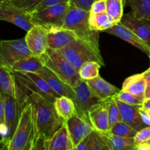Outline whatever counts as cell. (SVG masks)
<instances>
[{
	"label": "cell",
	"mask_w": 150,
	"mask_h": 150,
	"mask_svg": "<svg viewBox=\"0 0 150 150\" xmlns=\"http://www.w3.org/2000/svg\"><path fill=\"white\" fill-rule=\"evenodd\" d=\"M29 101L33 103L35 108V121L38 129V144L41 143L43 149L44 144L65 122L58 114L54 103L48 100L41 95L32 92L29 95Z\"/></svg>",
	"instance_id": "1"
},
{
	"label": "cell",
	"mask_w": 150,
	"mask_h": 150,
	"mask_svg": "<svg viewBox=\"0 0 150 150\" xmlns=\"http://www.w3.org/2000/svg\"><path fill=\"white\" fill-rule=\"evenodd\" d=\"M38 142L35 108L33 103L28 101L22 110L17 128L10 141L8 150H34Z\"/></svg>",
	"instance_id": "2"
},
{
	"label": "cell",
	"mask_w": 150,
	"mask_h": 150,
	"mask_svg": "<svg viewBox=\"0 0 150 150\" xmlns=\"http://www.w3.org/2000/svg\"><path fill=\"white\" fill-rule=\"evenodd\" d=\"M89 15L90 11L70 4L63 27L73 31L78 39L89 45L98 53L101 54L99 32L91 29L89 21Z\"/></svg>",
	"instance_id": "3"
},
{
	"label": "cell",
	"mask_w": 150,
	"mask_h": 150,
	"mask_svg": "<svg viewBox=\"0 0 150 150\" xmlns=\"http://www.w3.org/2000/svg\"><path fill=\"white\" fill-rule=\"evenodd\" d=\"M44 65L52 70L63 81L71 86H76L81 81L79 71L64 58L59 50L48 48L40 56Z\"/></svg>",
	"instance_id": "4"
},
{
	"label": "cell",
	"mask_w": 150,
	"mask_h": 150,
	"mask_svg": "<svg viewBox=\"0 0 150 150\" xmlns=\"http://www.w3.org/2000/svg\"><path fill=\"white\" fill-rule=\"evenodd\" d=\"M59 51L78 71L82 64L89 61L98 62L102 66H105L101 54L79 39L75 40Z\"/></svg>",
	"instance_id": "5"
},
{
	"label": "cell",
	"mask_w": 150,
	"mask_h": 150,
	"mask_svg": "<svg viewBox=\"0 0 150 150\" xmlns=\"http://www.w3.org/2000/svg\"><path fill=\"white\" fill-rule=\"evenodd\" d=\"M70 3H62L49 6L31 13V19L34 25L40 26L48 30L53 26L63 27Z\"/></svg>",
	"instance_id": "6"
},
{
	"label": "cell",
	"mask_w": 150,
	"mask_h": 150,
	"mask_svg": "<svg viewBox=\"0 0 150 150\" xmlns=\"http://www.w3.org/2000/svg\"><path fill=\"white\" fill-rule=\"evenodd\" d=\"M32 55L25 38L0 42V65L8 70L16 62Z\"/></svg>",
	"instance_id": "7"
},
{
	"label": "cell",
	"mask_w": 150,
	"mask_h": 150,
	"mask_svg": "<svg viewBox=\"0 0 150 150\" xmlns=\"http://www.w3.org/2000/svg\"><path fill=\"white\" fill-rule=\"evenodd\" d=\"M13 73L18 82L30 94L35 92L52 103L60 96L38 73L26 72H13Z\"/></svg>",
	"instance_id": "8"
},
{
	"label": "cell",
	"mask_w": 150,
	"mask_h": 150,
	"mask_svg": "<svg viewBox=\"0 0 150 150\" xmlns=\"http://www.w3.org/2000/svg\"><path fill=\"white\" fill-rule=\"evenodd\" d=\"M0 20L13 23L26 32L30 30L34 26L31 13L8 0H0Z\"/></svg>",
	"instance_id": "9"
},
{
	"label": "cell",
	"mask_w": 150,
	"mask_h": 150,
	"mask_svg": "<svg viewBox=\"0 0 150 150\" xmlns=\"http://www.w3.org/2000/svg\"><path fill=\"white\" fill-rule=\"evenodd\" d=\"M73 88L76 97V106L78 114L89 122L88 113L90 108L103 100H101L94 93L86 80L81 79V81L76 86H73Z\"/></svg>",
	"instance_id": "10"
},
{
	"label": "cell",
	"mask_w": 150,
	"mask_h": 150,
	"mask_svg": "<svg viewBox=\"0 0 150 150\" xmlns=\"http://www.w3.org/2000/svg\"><path fill=\"white\" fill-rule=\"evenodd\" d=\"M0 93L16 98L23 105L29 101L30 93L16 80L13 72L0 65Z\"/></svg>",
	"instance_id": "11"
},
{
	"label": "cell",
	"mask_w": 150,
	"mask_h": 150,
	"mask_svg": "<svg viewBox=\"0 0 150 150\" xmlns=\"http://www.w3.org/2000/svg\"><path fill=\"white\" fill-rule=\"evenodd\" d=\"M0 98L2 100L4 105L5 124L8 127L10 139H12L17 128L22 110L26 105H23L16 98L7 94L0 93Z\"/></svg>",
	"instance_id": "12"
},
{
	"label": "cell",
	"mask_w": 150,
	"mask_h": 150,
	"mask_svg": "<svg viewBox=\"0 0 150 150\" xmlns=\"http://www.w3.org/2000/svg\"><path fill=\"white\" fill-rule=\"evenodd\" d=\"M25 40L29 50L34 55L40 57L48 50V32L42 26L34 25L27 32Z\"/></svg>",
	"instance_id": "13"
},
{
	"label": "cell",
	"mask_w": 150,
	"mask_h": 150,
	"mask_svg": "<svg viewBox=\"0 0 150 150\" xmlns=\"http://www.w3.org/2000/svg\"><path fill=\"white\" fill-rule=\"evenodd\" d=\"M65 123L74 146V150L76 146L94 130L92 125L78 114L67 120Z\"/></svg>",
	"instance_id": "14"
},
{
	"label": "cell",
	"mask_w": 150,
	"mask_h": 150,
	"mask_svg": "<svg viewBox=\"0 0 150 150\" xmlns=\"http://www.w3.org/2000/svg\"><path fill=\"white\" fill-rule=\"evenodd\" d=\"M105 32L110 35L121 38L123 40L129 42L136 48H139L142 52L149 55L150 47L149 45L146 42H144L132 29L123 24L122 22L116 23L113 27L107 29Z\"/></svg>",
	"instance_id": "15"
},
{
	"label": "cell",
	"mask_w": 150,
	"mask_h": 150,
	"mask_svg": "<svg viewBox=\"0 0 150 150\" xmlns=\"http://www.w3.org/2000/svg\"><path fill=\"white\" fill-rule=\"evenodd\" d=\"M38 74H39L41 77L43 78L44 80L48 83L51 89L54 92H57L59 95L71 98L76 104V97L73 86L63 81L59 76H57L48 67L44 65L42 70L39 73H38Z\"/></svg>",
	"instance_id": "16"
},
{
	"label": "cell",
	"mask_w": 150,
	"mask_h": 150,
	"mask_svg": "<svg viewBox=\"0 0 150 150\" xmlns=\"http://www.w3.org/2000/svg\"><path fill=\"white\" fill-rule=\"evenodd\" d=\"M88 117L89 122L95 130L99 133L110 131L107 100L92 107L88 113Z\"/></svg>",
	"instance_id": "17"
},
{
	"label": "cell",
	"mask_w": 150,
	"mask_h": 150,
	"mask_svg": "<svg viewBox=\"0 0 150 150\" xmlns=\"http://www.w3.org/2000/svg\"><path fill=\"white\" fill-rule=\"evenodd\" d=\"M48 32V48L60 50L68 44L78 39L73 31L59 26H53L47 30Z\"/></svg>",
	"instance_id": "18"
},
{
	"label": "cell",
	"mask_w": 150,
	"mask_h": 150,
	"mask_svg": "<svg viewBox=\"0 0 150 150\" xmlns=\"http://www.w3.org/2000/svg\"><path fill=\"white\" fill-rule=\"evenodd\" d=\"M121 22L132 29L150 47V19L139 18L130 12L123 15Z\"/></svg>",
	"instance_id": "19"
},
{
	"label": "cell",
	"mask_w": 150,
	"mask_h": 150,
	"mask_svg": "<svg viewBox=\"0 0 150 150\" xmlns=\"http://www.w3.org/2000/svg\"><path fill=\"white\" fill-rule=\"evenodd\" d=\"M114 99L120 108V114H121V117L123 121L125 122L127 124L131 126L137 131H139L142 129L147 127V125L144 122L142 116L139 113V106L129 105L116 98H114Z\"/></svg>",
	"instance_id": "20"
},
{
	"label": "cell",
	"mask_w": 150,
	"mask_h": 150,
	"mask_svg": "<svg viewBox=\"0 0 150 150\" xmlns=\"http://www.w3.org/2000/svg\"><path fill=\"white\" fill-rule=\"evenodd\" d=\"M43 149L74 150V146L65 122L44 144Z\"/></svg>",
	"instance_id": "21"
},
{
	"label": "cell",
	"mask_w": 150,
	"mask_h": 150,
	"mask_svg": "<svg viewBox=\"0 0 150 150\" xmlns=\"http://www.w3.org/2000/svg\"><path fill=\"white\" fill-rule=\"evenodd\" d=\"M86 81L91 89L101 100H106L110 98H114L121 91L114 85L104 80L100 76L95 79L87 80Z\"/></svg>",
	"instance_id": "22"
},
{
	"label": "cell",
	"mask_w": 150,
	"mask_h": 150,
	"mask_svg": "<svg viewBox=\"0 0 150 150\" xmlns=\"http://www.w3.org/2000/svg\"><path fill=\"white\" fill-rule=\"evenodd\" d=\"M104 141L110 150H132L136 149V144L134 138L122 137L112 134L111 132L100 133Z\"/></svg>",
	"instance_id": "23"
},
{
	"label": "cell",
	"mask_w": 150,
	"mask_h": 150,
	"mask_svg": "<svg viewBox=\"0 0 150 150\" xmlns=\"http://www.w3.org/2000/svg\"><path fill=\"white\" fill-rule=\"evenodd\" d=\"M44 67L40 57L32 55L21 59L13 64L10 70L12 72H26L38 73Z\"/></svg>",
	"instance_id": "24"
},
{
	"label": "cell",
	"mask_w": 150,
	"mask_h": 150,
	"mask_svg": "<svg viewBox=\"0 0 150 150\" xmlns=\"http://www.w3.org/2000/svg\"><path fill=\"white\" fill-rule=\"evenodd\" d=\"M75 150H110L100 133L94 129L79 145Z\"/></svg>",
	"instance_id": "25"
},
{
	"label": "cell",
	"mask_w": 150,
	"mask_h": 150,
	"mask_svg": "<svg viewBox=\"0 0 150 150\" xmlns=\"http://www.w3.org/2000/svg\"><path fill=\"white\" fill-rule=\"evenodd\" d=\"M146 86L143 73H139L127 78L123 82L122 90L136 95L144 96Z\"/></svg>",
	"instance_id": "26"
},
{
	"label": "cell",
	"mask_w": 150,
	"mask_h": 150,
	"mask_svg": "<svg viewBox=\"0 0 150 150\" xmlns=\"http://www.w3.org/2000/svg\"><path fill=\"white\" fill-rule=\"evenodd\" d=\"M89 21L91 29L97 32L106 31L116 24L114 19L106 11L97 13H90Z\"/></svg>",
	"instance_id": "27"
},
{
	"label": "cell",
	"mask_w": 150,
	"mask_h": 150,
	"mask_svg": "<svg viewBox=\"0 0 150 150\" xmlns=\"http://www.w3.org/2000/svg\"><path fill=\"white\" fill-rule=\"evenodd\" d=\"M54 104L58 114L64 122L71 118L75 114H78L76 104L71 98L65 96H59L56 99Z\"/></svg>",
	"instance_id": "28"
},
{
	"label": "cell",
	"mask_w": 150,
	"mask_h": 150,
	"mask_svg": "<svg viewBox=\"0 0 150 150\" xmlns=\"http://www.w3.org/2000/svg\"><path fill=\"white\" fill-rule=\"evenodd\" d=\"M127 4L135 17L150 19V0H127Z\"/></svg>",
	"instance_id": "29"
},
{
	"label": "cell",
	"mask_w": 150,
	"mask_h": 150,
	"mask_svg": "<svg viewBox=\"0 0 150 150\" xmlns=\"http://www.w3.org/2000/svg\"><path fill=\"white\" fill-rule=\"evenodd\" d=\"M102 67L100 63L95 61L86 62L82 64L79 70L80 77L83 80H89L100 76V69Z\"/></svg>",
	"instance_id": "30"
},
{
	"label": "cell",
	"mask_w": 150,
	"mask_h": 150,
	"mask_svg": "<svg viewBox=\"0 0 150 150\" xmlns=\"http://www.w3.org/2000/svg\"><path fill=\"white\" fill-rule=\"evenodd\" d=\"M124 7L123 0H106V12L116 23L121 22L124 15Z\"/></svg>",
	"instance_id": "31"
},
{
	"label": "cell",
	"mask_w": 150,
	"mask_h": 150,
	"mask_svg": "<svg viewBox=\"0 0 150 150\" xmlns=\"http://www.w3.org/2000/svg\"><path fill=\"white\" fill-rule=\"evenodd\" d=\"M112 134L116 136H122V137L134 138L137 133V130L129 125L128 124L124 122L123 120L117 122L110 130Z\"/></svg>",
	"instance_id": "32"
},
{
	"label": "cell",
	"mask_w": 150,
	"mask_h": 150,
	"mask_svg": "<svg viewBox=\"0 0 150 150\" xmlns=\"http://www.w3.org/2000/svg\"><path fill=\"white\" fill-rule=\"evenodd\" d=\"M107 104H108V121H109L110 128H111L117 122L122 121V119L121 114H120V108L117 105L114 98L107 100Z\"/></svg>",
	"instance_id": "33"
},
{
	"label": "cell",
	"mask_w": 150,
	"mask_h": 150,
	"mask_svg": "<svg viewBox=\"0 0 150 150\" xmlns=\"http://www.w3.org/2000/svg\"><path fill=\"white\" fill-rule=\"evenodd\" d=\"M114 98H117V99L125 103L129 104V105H135V106H142L145 99L144 96L136 95L123 90L120 91L117 94V96L114 97Z\"/></svg>",
	"instance_id": "34"
},
{
	"label": "cell",
	"mask_w": 150,
	"mask_h": 150,
	"mask_svg": "<svg viewBox=\"0 0 150 150\" xmlns=\"http://www.w3.org/2000/svg\"><path fill=\"white\" fill-rule=\"evenodd\" d=\"M8 1L17 7L23 9L29 13H32L35 7L42 0H8Z\"/></svg>",
	"instance_id": "35"
},
{
	"label": "cell",
	"mask_w": 150,
	"mask_h": 150,
	"mask_svg": "<svg viewBox=\"0 0 150 150\" xmlns=\"http://www.w3.org/2000/svg\"><path fill=\"white\" fill-rule=\"evenodd\" d=\"M150 138V126L144 127L141 130L137 132L136 136L134 137L135 142L136 145L139 144L144 143V142H147Z\"/></svg>",
	"instance_id": "36"
},
{
	"label": "cell",
	"mask_w": 150,
	"mask_h": 150,
	"mask_svg": "<svg viewBox=\"0 0 150 150\" xmlns=\"http://www.w3.org/2000/svg\"><path fill=\"white\" fill-rule=\"evenodd\" d=\"M95 1L96 0H70V4L87 11H90L91 7Z\"/></svg>",
	"instance_id": "37"
},
{
	"label": "cell",
	"mask_w": 150,
	"mask_h": 150,
	"mask_svg": "<svg viewBox=\"0 0 150 150\" xmlns=\"http://www.w3.org/2000/svg\"><path fill=\"white\" fill-rule=\"evenodd\" d=\"M62 3H70V0H42L36 7H35L33 11L35 10H40L49 6L54 4H62ZM32 11V12H33Z\"/></svg>",
	"instance_id": "38"
},
{
	"label": "cell",
	"mask_w": 150,
	"mask_h": 150,
	"mask_svg": "<svg viewBox=\"0 0 150 150\" xmlns=\"http://www.w3.org/2000/svg\"><path fill=\"white\" fill-rule=\"evenodd\" d=\"M106 11V0H96L90 9L91 13H102Z\"/></svg>",
	"instance_id": "39"
},
{
	"label": "cell",
	"mask_w": 150,
	"mask_h": 150,
	"mask_svg": "<svg viewBox=\"0 0 150 150\" xmlns=\"http://www.w3.org/2000/svg\"><path fill=\"white\" fill-rule=\"evenodd\" d=\"M139 113H140L141 116H142V120H143L144 122L147 126H150V118L149 117V114H148L147 113V111L144 109L142 106H139Z\"/></svg>",
	"instance_id": "40"
},
{
	"label": "cell",
	"mask_w": 150,
	"mask_h": 150,
	"mask_svg": "<svg viewBox=\"0 0 150 150\" xmlns=\"http://www.w3.org/2000/svg\"><path fill=\"white\" fill-rule=\"evenodd\" d=\"M5 123V117H4V108L3 105L2 100L0 98V124Z\"/></svg>",
	"instance_id": "41"
},
{
	"label": "cell",
	"mask_w": 150,
	"mask_h": 150,
	"mask_svg": "<svg viewBox=\"0 0 150 150\" xmlns=\"http://www.w3.org/2000/svg\"><path fill=\"white\" fill-rule=\"evenodd\" d=\"M136 149L137 150H150V144H149L146 142H144V143L139 144L136 145Z\"/></svg>",
	"instance_id": "42"
},
{
	"label": "cell",
	"mask_w": 150,
	"mask_h": 150,
	"mask_svg": "<svg viewBox=\"0 0 150 150\" xmlns=\"http://www.w3.org/2000/svg\"><path fill=\"white\" fill-rule=\"evenodd\" d=\"M143 73L144 78L145 81L146 82V85L147 86H150V67L146 71H144Z\"/></svg>",
	"instance_id": "43"
},
{
	"label": "cell",
	"mask_w": 150,
	"mask_h": 150,
	"mask_svg": "<svg viewBox=\"0 0 150 150\" xmlns=\"http://www.w3.org/2000/svg\"><path fill=\"white\" fill-rule=\"evenodd\" d=\"M142 107L144 109L146 110V111H149L150 110V98L148 99H144L143 104L142 105Z\"/></svg>",
	"instance_id": "44"
},
{
	"label": "cell",
	"mask_w": 150,
	"mask_h": 150,
	"mask_svg": "<svg viewBox=\"0 0 150 150\" xmlns=\"http://www.w3.org/2000/svg\"><path fill=\"white\" fill-rule=\"evenodd\" d=\"M144 98L145 99L150 98V86H146V90H145L144 93Z\"/></svg>",
	"instance_id": "45"
},
{
	"label": "cell",
	"mask_w": 150,
	"mask_h": 150,
	"mask_svg": "<svg viewBox=\"0 0 150 150\" xmlns=\"http://www.w3.org/2000/svg\"><path fill=\"white\" fill-rule=\"evenodd\" d=\"M123 2H124L125 5V4H127V0H123Z\"/></svg>",
	"instance_id": "46"
},
{
	"label": "cell",
	"mask_w": 150,
	"mask_h": 150,
	"mask_svg": "<svg viewBox=\"0 0 150 150\" xmlns=\"http://www.w3.org/2000/svg\"><path fill=\"white\" fill-rule=\"evenodd\" d=\"M146 142V143H148V144H150V138H149V140H148L147 142Z\"/></svg>",
	"instance_id": "47"
},
{
	"label": "cell",
	"mask_w": 150,
	"mask_h": 150,
	"mask_svg": "<svg viewBox=\"0 0 150 150\" xmlns=\"http://www.w3.org/2000/svg\"><path fill=\"white\" fill-rule=\"evenodd\" d=\"M147 113H148V114H149V118H150V110H149V111H147Z\"/></svg>",
	"instance_id": "48"
},
{
	"label": "cell",
	"mask_w": 150,
	"mask_h": 150,
	"mask_svg": "<svg viewBox=\"0 0 150 150\" xmlns=\"http://www.w3.org/2000/svg\"><path fill=\"white\" fill-rule=\"evenodd\" d=\"M149 59H150V51H149ZM149 67H150V66H149Z\"/></svg>",
	"instance_id": "49"
}]
</instances>
